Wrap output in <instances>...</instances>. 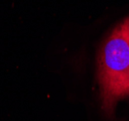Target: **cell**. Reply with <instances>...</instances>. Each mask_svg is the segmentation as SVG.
<instances>
[{"label":"cell","instance_id":"cell-1","mask_svg":"<svg viewBox=\"0 0 129 121\" xmlns=\"http://www.w3.org/2000/svg\"><path fill=\"white\" fill-rule=\"evenodd\" d=\"M97 78L102 109L108 117H112L116 104L129 98V44L120 24L111 32L100 47Z\"/></svg>","mask_w":129,"mask_h":121},{"label":"cell","instance_id":"cell-2","mask_svg":"<svg viewBox=\"0 0 129 121\" xmlns=\"http://www.w3.org/2000/svg\"><path fill=\"white\" fill-rule=\"evenodd\" d=\"M120 26H121V30H122L123 35H124L126 41L128 42L129 44V18L124 19L120 23Z\"/></svg>","mask_w":129,"mask_h":121}]
</instances>
